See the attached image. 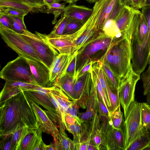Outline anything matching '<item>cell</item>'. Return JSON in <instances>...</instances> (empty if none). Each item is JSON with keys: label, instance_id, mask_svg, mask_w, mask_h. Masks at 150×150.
Returning <instances> with one entry per match:
<instances>
[{"label": "cell", "instance_id": "cell-1", "mask_svg": "<svg viewBox=\"0 0 150 150\" xmlns=\"http://www.w3.org/2000/svg\"><path fill=\"white\" fill-rule=\"evenodd\" d=\"M0 136L11 133L19 125L39 128V121L24 91L0 105Z\"/></svg>", "mask_w": 150, "mask_h": 150}, {"label": "cell", "instance_id": "cell-2", "mask_svg": "<svg viewBox=\"0 0 150 150\" xmlns=\"http://www.w3.org/2000/svg\"><path fill=\"white\" fill-rule=\"evenodd\" d=\"M131 60L130 40L122 34L116 38L100 61L110 67L121 82L129 71Z\"/></svg>", "mask_w": 150, "mask_h": 150}, {"label": "cell", "instance_id": "cell-3", "mask_svg": "<svg viewBox=\"0 0 150 150\" xmlns=\"http://www.w3.org/2000/svg\"><path fill=\"white\" fill-rule=\"evenodd\" d=\"M0 33L4 41L18 56L26 60H35L43 63L36 51L20 34L1 24Z\"/></svg>", "mask_w": 150, "mask_h": 150}, {"label": "cell", "instance_id": "cell-4", "mask_svg": "<svg viewBox=\"0 0 150 150\" xmlns=\"http://www.w3.org/2000/svg\"><path fill=\"white\" fill-rule=\"evenodd\" d=\"M20 34L34 48L43 63L50 69L59 53L47 41L45 34L36 31L33 33L27 30Z\"/></svg>", "mask_w": 150, "mask_h": 150}, {"label": "cell", "instance_id": "cell-5", "mask_svg": "<svg viewBox=\"0 0 150 150\" xmlns=\"http://www.w3.org/2000/svg\"><path fill=\"white\" fill-rule=\"evenodd\" d=\"M0 77L5 81L36 84L27 60L20 56L8 62L2 68L0 72Z\"/></svg>", "mask_w": 150, "mask_h": 150}, {"label": "cell", "instance_id": "cell-6", "mask_svg": "<svg viewBox=\"0 0 150 150\" xmlns=\"http://www.w3.org/2000/svg\"><path fill=\"white\" fill-rule=\"evenodd\" d=\"M116 38L109 36L102 32L94 41L77 52V56H80L83 60L78 69L88 60L93 62L100 61Z\"/></svg>", "mask_w": 150, "mask_h": 150}, {"label": "cell", "instance_id": "cell-7", "mask_svg": "<svg viewBox=\"0 0 150 150\" xmlns=\"http://www.w3.org/2000/svg\"><path fill=\"white\" fill-rule=\"evenodd\" d=\"M142 103L134 100L129 107L122 129L125 137L124 150H126L142 131L143 127L141 117Z\"/></svg>", "mask_w": 150, "mask_h": 150}, {"label": "cell", "instance_id": "cell-8", "mask_svg": "<svg viewBox=\"0 0 150 150\" xmlns=\"http://www.w3.org/2000/svg\"><path fill=\"white\" fill-rule=\"evenodd\" d=\"M140 78V75L134 71L132 63L128 72L121 81L118 88V96L123 109L125 118L130 105L134 100L135 86Z\"/></svg>", "mask_w": 150, "mask_h": 150}, {"label": "cell", "instance_id": "cell-9", "mask_svg": "<svg viewBox=\"0 0 150 150\" xmlns=\"http://www.w3.org/2000/svg\"><path fill=\"white\" fill-rule=\"evenodd\" d=\"M92 82V69L75 78L74 89L77 100L76 103L79 108H86Z\"/></svg>", "mask_w": 150, "mask_h": 150}, {"label": "cell", "instance_id": "cell-10", "mask_svg": "<svg viewBox=\"0 0 150 150\" xmlns=\"http://www.w3.org/2000/svg\"><path fill=\"white\" fill-rule=\"evenodd\" d=\"M28 99L38 118L42 132H47L52 135L57 150H58L59 129L57 125L50 118L44 110L33 101Z\"/></svg>", "mask_w": 150, "mask_h": 150}, {"label": "cell", "instance_id": "cell-11", "mask_svg": "<svg viewBox=\"0 0 150 150\" xmlns=\"http://www.w3.org/2000/svg\"><path fill=\"white\" fill-rule=\"evenodd\" d=\"M98 93L95 77L92 70V82L89 95L86 105L85 112H78V117L84 122L91 123L98 113Z\"/></svg>", "mask_w": 150, "mask_h": 150}, {"label": "cell", "instance_id": "cell-12", "mask_svg": "<svg viewBox=\"0 0 150 150\" xmlns=\"http://www.w3.org/2000/svg\"><path fill=\"white\" fill-rule=\"evenodd\" d=\"M74 54L75 52L69 54H59L57 56L49 69L51 83L54 84L66 73L67 67Z\"/></svg>", "mask_w": 150, "mask_h": 150}, {"label": "cell", "instance_id": "cell-13", "mask_svg": "<svg viewBox=\"0 0 150 150\" xmlns=\"http://www.w3.org/2000/svg\"><path fill=\"white\" fill-rule=\"evenodd\" d=\"M34 81L37 85L48 87L50 82L49 69L42 63L37 61L27 60Z\"/></svg>", "mask_w": 150, "mask_h": 150}, {"label": "cell", "instance_id": "cell-14", "mask_svg": "<svg viewBox=\"0 0 150 150\" xmlns=\"http://www.w3.org/2000/svg\"><path fill=\"white\" fill-rule=\"evenodd\" d=\"M106 141L107 150H124L125 137L123 129L113 127L110 122Z\"/></svg>", "mask_w": 150, "mask_h": 150}, {"label": "cell", "instance_id": "cell-15", "mask_svg": "<svg viewBox=\"0 0 150 150\" xmlns=\"http://www.w3.org/2000/svg\"><path fill=\"white\" fill-rule=\"evenodd\" d=\"M41 128H29L19 146L17 150H34L42 140Z\"/></svg>", "mask_w": 150, "mask_h": 150}, {"label": "cell", "instance_id": "cell-16", "mask_svg": "<svg viewBox=\"0 0 150 150\" xmlns=\"http://www.w3.org/2000/svg\"><path fill=\"white\" fill-rule=\"evenodd\" d=\"M93 9L75 3L66 6L63 13L71 18L86 23L92 15Z\"/></svg>", "mask_w": 150, "mask_h": 150}, {"label": "cell", "instance_id": "cell-17", "mask_svg": "<svg viewBox=\"0 0 150 150\" xmlns=\"http://www.w3.org/2000/svg\"><path fill=\"white\" fill-rule=\"evenodd\" d=\"M48 42L60 54H69L74 52V44L65 35L48 38L45 34Z\"/></svg>", "mask_w": 150, "mask_h": 150}, {"label": "cell", "instance_id": "cell-18", "mask_svg": "<svg viewBox=\"0 0 150 150\" xmlns=\"http://www.w3.org/2000/svg\"><path fill=\"white\" fill-rule=\"evenodd\" d=\"M138 10L126 4L122 7L115 20L122 34L128 29L134 14Z\"/></svg>", "mask_w": 150, "mask_h": 150}, {"label": "cell", "instance_id": "cell-19", "mask_svg": "<svg viewBox=\"0 0 150 150\" xmlns=\"http://www.w3.org/2000/svg\"><path fill=\"white\" fill-rule=\"evenodd\" d=\"M27 98L38 105H40L47 110L57 112L56 109L49 95L39 93L35 90L25 91Z\"/></svg>", "mask_w": 150, "mask_h": 150}, {"label": "cell", "instance_id": "cell-20", "mask_svg": "<svg viewBox=\"0 0 150 150\" xmlns=\"http://www.w3.org/2000/svg\"><path fill=\"white\" fill-rule=\"evenodd\" d=\"M75 78L65 73L58 79L53 85L61 89L71 100H77L74 89Z\"/></svg>", "mask_w": 150, "mask_h": 150}, {"label": "cell", "instance_id": "cell-21", "mask_svg": "<svg viewBox=\"0 0 150 150\" xmlns=\"http://www.w3.org/2000/svg\"><path fill=\"white\" fill-rule=\"evenodd\" d=\"M50 93L58 102L65 117L70 107L75 103L76 101L71 100L59 87L53 86Z\"/></svg>", "mask_w": 150, "mask_h": 150}, {"label": "cell", "instance_id": "cell-22", "mask_svg": "<svg viewBox=\"0 0 150 150\" xmlns=\"http://www.w3.org/2000/svg\"><path fill=\"white\" fill-rule=\"evenodd\" d=\"M91 123L92 125L91 137L88 150H99L101 141V126L98 113L96 114Z\"/></svg>", "mask_w": 150, "mask_h": 150}, {"label": "cell", "instance_id": "cell-23", "mask_svg": "<svg viewBox=\"0 0 150 150\" xmlns=\"http://www.w3.org/2000/svg\"><path fill=\"white\" fill-rule=\"evenodd\" d=\"M150 143V133L143 127L140 134L134 140L126 150H144Z\"/></svg>", "mask_w": 150, "mask_h": 150}, {"label": "cell", "instance_id": "cell-24", "mask_svg": "<svg viewBox=\"0 0 150 150\" xmlns=\"http://www.w3.org/2000/svg\"><path fill=\"white\" fill-rule=\"evenodd\" d=\"M91 123L84 122L81 124L80 143L77 150H88L91 139Z\"/></svg>", "mask_w": 150, "mask_h": 150}, {"label": "cell", "instance_id": "cell-25", "mask_svg": "<svg viewBox=\"0 0 150 150\" xmlns=\"http://www.w3.org/2000/svg\"><path fill=\"white\" fill-rule=\"evenodd\" d=\"M116 0H103L102 7L99 15L98 26L100 31L108 19Z\"/></svg>", "mask_w": 150, "mask_h": 150}, {"label": "cell", "instance_id": "cell-26", "mask_svg": "<svg viewBox=\"0 0 150 150\" xmlns=\"http://www.w3.org/2000/svg\"><path fill=\"white\" fill-rule=\"evenodd\" d=\"M66 4L65 2L60 3L55 1L49 4L48 6H45V8L40 9L38 11L48 14H53L54 16V17L52 23L54 24L56 23L58 18L63 13L66 7L65 5Z\"/></svg>", "mask_w": 150, "mask_h": 150}, {"label": "cell", "instance_id": "cell-27", "mask_svg": "<svg viewBox=\"0 0 150 150\" xmlns=\"http://www.w3.org/2000/svg\"><path fill=\"white\" fill-rule=\"evenodd\" d=\"M103 72L106 89L110 104V114L112 112L120 105V103L118 96V90L115 89L110 86L104 71Z\"/></svg>", "mask_w": 150, "mask_h": 150}, {"label": "cell", "instance_id": "cell-28", "mask_svg": "<svg viewBox=\"0 0 150 150\" xmlns=\"http://www.w3.org/2000/svg\"><path fill=\"white\" fill-rule=\"evenodd\" d=\"M29 128L25 125H21L11 133V150H17L19 146Z\"/></svg>", "mask_w": 150, "mask_h": 150}, {"label": "cell", "instance_id": "cell-29", "mask_svg": "<svg viewBox=\"0 0 150 150\" xmlns=\"http://www.w3.org/2000/svg\"><path fill=\"white\" fill-rule=\"evenodd\" d=\"M59 128L58 150H75L74 142L68 137L65 132V129L61 127Z\"/></svg>", "mask_w": 150, "mask_h": 150}, {"label": "cell", "instance_id": "cell-30", "mask_svg": "<svg viewBox=\"0 0 150 150\" xmlns=\"http://www.w3.org/2000/svg\"><path fill=\"white\" fill-rule=\"evenodd\" d=\"M71 18L62 13L60 18L56 23L51 33L46 35L48 38L61 36Z\"/></svg>", "mask_w": 150, "mask_h": 150}, {"label": "cell", "instance_id": "cell-31", "mask_svg": "<svg viewBox=\"0 0 150 150\" xmlns=\"http://www.w3.org/2000/svg\"><path fill=\"white\" fill-rule=\"evenodd\" d=\"M101 32L105 35L114 38L120 37L122 34L117 28L115 21L108 20L103 25Z\"/></svg>", "mask_w": 150, "mask_h": 150}, {"label": "cell", "instance_id": "cell-32", "mask_svg": "<svg viewBox=\"0 0 150 150\" xmlns=\"http://www.w3.org/2000/svg\"><path fill=\"white\" fill-rule=\"evenodd\" d=\"M110 122L114 128L123 129L125 120L123 113L120 110V105L112 112L109 117Z\"/></svg>", "mask_w": 150, "mask_h": 150}, {"label": "cell", "instance_id": "cell-33", "mask_svg": "<svg viewBox=\"0 0 150 150\" xmlns=\"http://www.w3.org/2000/svg\"><path fill=\"white\" fill-rule=\"evenodd\" d=\"M40 86L37 84L19 81H6L3 88H9L14 87H18L21 88L24 92L34 90Z\"/></svg>", "mask_w": 150, "mask_h": 150}, {"label": "cell", "instance_id": "cell-34", "mask_svg": "<svg viewBox=\"0 0 150 150\" xmlns=\"http://www.w3.org/2000/svg\"><path fill=\"white\" fill-rule=\"evenodd\" d=\"M101 126V144L100 149H106V138L110 124L109 117L98 116Z\"/></svg>", "mask_w": 150, "mask_h": 150}, {"label": "cell", "instance_id": "cell-35", "mask_svg": "<svg viewBox=\"0 0 150 150\" xmlns=\"http://www.w3.org/2000/svg\"><path fill=\"white\" fill-rule=\"evenodd\" d=\"M100 61L102 68L110 86L115 89L118 90L120 83V79L107 65Z\"/></svg>", "mask_w": 150, "mask_h": 150}, {"label": "cell", "instance_id": "cell-36", "mask_svg": "<svg viewBox=\"0 0 150 150\" xmlns=\"http://www.w3.org/2000/svg\"><path fill=\"white\" fill-rule=\"evenodd\" d=\"M82 123L76 121L75 122L67 125L66 129L73 135V142L75 145V150H77L80 143L81 126Z\"/></svg>", "mask_w": 150, "mask_h": 150}, {"label": "cell", "instance_id": "cell-37", "mask_svg": "<svg viewBox=\"0 0 150 150\" xmlns=\"http://www.w3.org/2000/svg\"><path fill=\"white\" fill-rule=\"evenodd\" d=\"M141 117L143 127L150 131V105L148 103H142Z\"/></svg>", "mask_w": 150, "mask_h": 150}, {"label": "cell", "instance_id": "cell-38", "mask_svg": "<svg viewBox=\"0 0 150 150\" xmlns=\"http://www.w3.org/2000/svg\"><path fill=\"white\" fill-rule=\"evenodd\" d=\"M22 91H23V90L18 87L3 88L0 93V105L7 100Z\"/></svg>", "mask_w": 150, "mask_h": 150}, {"label": "cell", "instance_id": "cell-39", "mask_svg": "<svg viewBox=\"0 0 150 150\" xmlns=\"http://www.w3.org/2000/svg\"><path fill=\"white\" fill-rule=\"evenodd\" d=\"M30 12V11L21 10L8 7H0V14L7 16L24 18Z\"/></svg>", "mask_w": 150, "mask_h": 150}, {"label": "cell", "instance_id": "cell-40", "mask_svg": "<svg viewBox=\"0 0 150 150\" xmlns=\"http://www.w3.org/2000/svg\"><path fill=\"white\" fill-rule=\"evenodd\" d=\"M11 19L12 22V30L21 34H23L27 30L24 21V18L8 16Z\"/></svg>", "mask_w": 150, "mask_h": 150}, {"label": "cell", "instance_id": "cell-41", "mask_svg": "<svg viewBox=\"0 0 150 150\" xmlns=\"http://www.w3.org/2000/svg\"><path fill=\"white\" fill-rule=\"evenodd\" d=\"M8 7L30 11L34 9L28 6L12 0H0V7Z\"/></svg>", "mask_w": 150, "mask_h": 150}, {"label": "cell", "instance_id": "cell-42", "mask_svg": "<svg viewBox=\"0 0 150 150\" xmlns=\"http://www.w3.org/2000/svg\"><path fill=\"white\" fill-rule=\"evenodd\" d=\"M85 23L71 18L66 26L62 35L72 34L80 29Z\"/></svg>", "mask_w": 150, "mask_h": 150}, {"label": "cell", "instance_id": "cell-43", "mask_svg": "<svg viewBox=\"0 0 150 150\" xmlns=\"http://www.w3.org/2000/svg\"><path fill=\"white\" fill-rule=\"evenodd\" d=\"M91 68L93 74L95 77L96 80L97 90L98 93V96L103 102L105 106L108 110L110 115V104L108 101L104 90L101 86L100 80L96 72L92 67Z\"/></svg>", "mask_w": 150, "mask_h": 150}, {"label": "cell", "instance_id": "cell-44", "mask_svg": "<svg viewBox=\"0 0 150 150\" xmlns=\"http://www.w3.org/2000/svg\"><path fill=\"white\" fill-rule=\"evenodd\" d=\"M148 63L149 66L147 70L141 75L143 87L144 89L143 94L146 95L150 91V58L149 57Z\"/></svg>", "mask_w": 150, "mask_h": 150}, {"label": "cell", "instance_id": "cell-45", "mask_svg": "<svg viewBox=\"0 0 150 150\" xmlns=\"http://www.w3.org/2000/svg\"><path fill=\"white\" fill-rule=\"evenodd\" d=\"M125 4L122 0H116L108 20L115 21L122 8Z\"/></svg>", "mask_w": 150, "mask_h": 150}, {"label": "cell", "instance_id": "cell-46", "mask_svg": "<svg viewBox=\"0 0 150 150\" xmlns=\"http://www.w3.org/2000/svg\"><path fill=\"white\" fill-rule=\"evenodd\" d=\"M0 148L1 150H11L12 133L0 136Z\"/></svg>", "mask_w": 150, "mask_h": 150}, {"label": "cell", "instance_id": "cell-47", "mask_svg": "<svg viewBox=\"0 0 150 150\" xmlns=\"http://www.w3.org/2000/svg\"><path fill=\"white\" fill-rule=\"evenodd\" d=\"M74 52V55L67 67L66 73L75 78L76 73V63L78 52Z\"/></svg>", "mask_w": 150, "mask_h": 150}, {"label": "cell", "instance_id": "cell-48", "mask_svg": "<svg viewBox=\"0 0 150 150\" xmlns=\"http://www.w3.org/2000/svg\"><path fill=\"white\" fill-rule=\"evenodd\" d=\"M98 116L109 117L110 113L103 101L98 96Z\"/></svg>", "mask_w": 150, "mask_h": 150}, {"label": "cell", "instance_id": "cell-49", "mask_svg": "<svg viewBox=\"0 0 150 150\" xmlns=\"http://www.w3.org/2000/svg\"><path fill=\"white\" fill-rule=\"evenodd\" d=\"M34 9L37 10L43 8L47 6L45 0H26Z\"/></svg>", "mask_w": 150, "mask_h": 150}, {"label": "cell", "instance_id": "cell-50", "mask_svg": "<svg viewBox=\"0 0 150 150\" xmlns=\"http://www.w3.org/2000/svg\"><path fill=\"white\" fill-rule=\"evenodd\" d=\"M0 24L12 30V22L10 17L0 14Z\"/></svg>", "mask_w": 150, "mask_h": 150}, {"label": "cell", "instance_id": "cell-51", "mask_svg": "<svg viewBox=\"0 0 150 150\" xmlns=\"http://www.w3.org/2000/svg\"><path fill=\"white\" fill-rule=\"evenodd\" d=\"M133 7L139 10L142 8L145 5L146 0H132Z\"/></svg>", "mask_w": 150, "mask_h": 150}, {"label": "cell", "instance_id": "cell-52", "mask_svg": "<svg viewBox=\"0 0 150 150\" xmlns=\"http://www.w3.org/2000/svg\"><path fill=\"white\" fill-rule=\"evenodd\" d=\"M57 150L55 144L54 142L51 143L49 145H46L45 150Z\"/></svg>", "mask_w": 150, "mask_h": 150}, {"label": "cell", "instance_id": "cell-53", "mask_svg": "<svg viewBox=\"0 0 150 150\" xmlns=\"http://www.w3.org/2000/svg\"><path fill=\"white\" fill-rule=\"evenodd\" d=\"M17 2L25 4V5L28 6L31 8V5L30 4L26 1V0H12Z\"/></svg>", "mask_w": 150, "mask_h": 150}, {"label": "cell", "instance_id": "cell-54", "mask_svg": "<svg viewBox=\"0 0 150 150\" xmlns=\"http://www.w3.org/2000/svg\"><path fill=\"white\" fill-rule=\"evenodd\" d=\"M126 5L133 7L132 0H122Z\"/></svg>", "mask_w": 150, "mask_h": 150}, {"label": "cell", "instance_id": "cell-55", "mask_svg": "<svg viewBox=\"0 0 150 150\" xmlns=\"http://www.w3.org/2000/svg\"><path fill=\"white\" fill-rule=\"evenodd\" d=\"M74 0H57L56 1L59 2L61 1H64L66 3L70 4H72L74 3Z\"/></svg>", "mask_w": 150, "mask_h": 150}, {"label": "cell", "instance_id": "cell-56", "mask_svg": "<svg viewBox=\"0 0 150 150\" xmlns=\"http://www.w3.org/2000/svg\"><path fill=\"white\" fill-rule=\"evenodd\" d=\"M146 100L148 103L150 105V91L146 94Z\"/></svg>", "mask_w": 150, "mask_h": 150}, {"label": "cell", "instance_id": "cell-57", "mask_svg": "<svg viewBox=\"0 0 150 150\" xmlns=\"http://www.w3.org/2000/svg\"><path fill=\"white\" fill-rule=\"evenodd\" d=\"M47 4V6H48L49 4L55 1V0H45Z\"/></svg>", "mask_w": 150, "mask_h": 150}, {"label": "cell", "instance_id": "cell-58", "mask_svg": "<svg viewBox=\"0 0 150 150\" xmlns=\"http://www.w3.org/2000/svg\"><path fill=\"white\" fill-rule=\"evenodd\" d=\"M145 6H150V0H146Z\"/></svg>", "mask_w": 150, "mask_h": 150}, {"label": "cell", "instance_id": "cell-59", "mask_svg": "<svg viewBox=\"0 0 150 150\" xmlns=\"http://www.w3.org/2000/svg\"><path fill=\"white\" fill-rule=\"evenodd\" d=\"M99 0H88V1L89 3H95Z\"/></svg>", "mask_w": 150, "mask_h": 150}, {"label": "cell", "instance_id": "cell-60", "mask_svg": "<svg viewBox=\"0 0 150 150\" xmlns=\"http://www.w3.org/2000/svg\"><path fill=\"white\" fill-rule=\"evenodd\" d=\"M79 0H74V3H75L76 2H77V1H79ZM86 1H88V0H86Z\"/></svg>", "mask_w": 150, "mask_h": 150}, {"label": "cell", "instance_id": "cell-61", "mask_svg": "<svg viewBox=\"0 0 150 150\" xmlns=\"http://www.w3.org/2000/svg\"><path fill=\"white\" fill-rule=\"evenodd\" d=\"M150 55V43H149V56Z\"/></svg>", "mask_w": 150, "mask_h": 150}, {"label": "cell", "instance_id": "cell-62", "mask_svg": "<svg viewBox=\"0 0 150 150\" xmlns=\"http://www.w3.org/2000/svg\"><path fill=\"white\" fill-rule=\"evenodd\" d=\"M149 57L150 58V55L149 56Z\"/></svg>", "mask_w": 150, "mask_h": 150}, {"label": "cell", "instance_id": "cell-63", "mask_svg": "<svg viewBox=\"0 0 150 150\" xmlns=\"http://www.w3.org/2000/svg\"><path fill=\"white\" fill-rule=\"evenodd\" d=\"M149 145H150V144H149Z\"/></svg>", "mask_w": 150, "mask_h": 150}, {"label": "cell", "instance_id": "cell-64", "mask_svg": "<svg viewBox=\"0 0 150 150\" xmlns=\"http://www.w3.org/2000/svg\"><path fill=\"white\" fill-rule=\"evenodd\" d=\"M55 1H56L57 0H55Z\"/></svg>", "mask_w": 150, "mask_h": 150}]
</instances>
